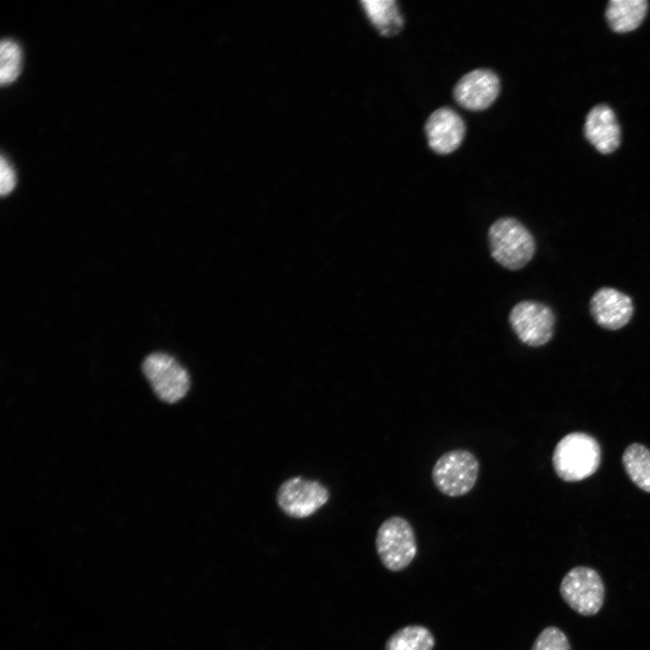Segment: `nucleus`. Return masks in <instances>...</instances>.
Returning <instances> with one entry per match:
<instances>
[{
  "label": "nucleus",
  "instance_id": "f257e3e1",
  "mask_svg": "<svg viewBox=\"0 0 650 650\" xmlns=\"http://www.w3.org/2000/svg\"><path fill=\"white\" fill-rule=\"evenodd\" d=\"M492 257L503 267L516 271L534 257L535 241L531 232L514 218H500L488 229Z\"/></svg>",
  "mask_w": 650,
  "mask_h": 650
},
{
  "label": "nucleus",
  "instance_id": "f03ea898",
  "mask_svg": "<svg viewBox=\"0 0 650 650\" xmlns=\"http://www.w3.org/2000/svg\"><path fill=\"white\" fill-rule=\"evenodd\" d=\"M600 453L595 438L584 432H571L556 444L552 466L562 480L580 481L596 472L600 463Z\"/></svg>",
  "mask_w": 650,
  "mask_h": 650
},
{
  "label": "nucleus",
  "instance_id": "7ed1b4c3",
  "mask_svg": "<svg viewBox=\"0 0 650 650\" xmlns=\"http://www.w3.org/2000/svg\"><path fill=\"white\" fill-rule=\"evenodd\" d=\"M478 470L479 463L475 455L467 450L457 449L441 455L432 468V478L441 493L458 497L474 488Z\"/></svg>",
  "mask_w": 650,
  "mask_h": 650
},
{
  "label": "nucleus",
  "instance_id": "20e7f679",
  "mask_svg": "<svg viewBox=\"0 0 650 650\" xmlns=\"http://www.w3.org/2000/svg\"><path fill=\"white\" fill-rule=\"evenodd\" d=\"M376 548L386 569L399 571L406 568L417 553L415 534L410 523L399 515L385 519L376 532Z\"/></svg>",
  "mask_w": 650,
  "mask_h": 650
},
{
  "label": "nucleus",
  "instance_id": "39448f33",
  "mask_svg": "<svg viewBox=\"0 0 650 650\" xmlns=\"http://www.w3.org/2000/svg\"><path fill=\"white\" fill-rule=\"evenodd\" d=\"M560 593L574 611L582 616H593L603 606L605 586L597 571L587 566H576L562 580Z\"/></svg>",
  "mask_w": 650,
  "mask_h": 650
},
{
  "label": "nucleus",
  "instance_id": "423d86ee",
  "mask_svg": "<svg viewBox=\"0 0 650 650\" xmlns=\"http://www.w3.org/2000/svg\"><path fill=\"white\" fill-rule=\"evenodd\" d=\"M143 371L156 395L173 404L182 399L190 387L187 370L172 356L161 352L147 356Z\"/></svg>",
  "mask_w": 650,
  "mask_h": 650
},
{
  "label": "nucleus",
  "instance_id": "0eeeda50",
  "mask_svg": "<svg viewBox=\"0 0 650 650\" xmlns=\"http://www.w3.org/2000/svg\"><path fill=\"white\" fill-rule=\"evenodd\" d=\"M330 496L329 489L321 482L297 476L280 485L276 503L286 515L302 519L314 515L326 505Z\"/></svg>",
  "mask_w": 650,
  "mask_h": 650
},
{
  "label": "nucleus",
  "instance_id": "6e6552de",
  "mask_svg": "<svg viewBox=\"0 0 650 650\" xmlns=\"http://www.w3.org/2000/svg\"><path fill=\"white\" fill-rule=\"evenodd\" d=\"M555 315L546 304L526 300L516 303L509 313V323L518 339L530 347H541L553 336Z\"/></svg>",
  "mask_w": 650,
  "mask_h": 650
},
{
  "label": "nucleus",
  "instance_id": "1a4fd4ad",
  "mask_svg": "<svg viewBox=\"0 0 650 650\" xmlns=\"http://www.w3.org/2000/svg\"><path fill=\"white\" fill-rule=\"evenodd\" d=\"M500 80L487 69L473 70L459 79L453 89L456 102L470 111L489 107L499 95Z\"/></svg>",
  "mask_w": 650,
  "mask_h": 650
},
{
  "label": "nucleus",
  "instance_id": "9d476101",
  "mask_svg": "<svg viewBox=\"0 0 650 650\" xmlns=\"http://www.w3.org/2000/svg\"><path fill=\"white\" fill-rule=\"evenodd\" d=\"M590 311L596 323L608 330L625 327L634 313L631 297L612 287L599 289L590 298Z\"/></svg>",
  "mask_w": 650,
  "mask_h": 650
},
{
  "label": "nucleus",
  "instance_id": "9b49d317",
  "mask_svg": "<svg viewBox=\"0 0 650 650\" xmlns=\"http://www.w3.org/2000/svg\"><path fill=\"white\" fill-rule=\"evenodd\" d=\"M465 132V124L460 116L448 107L436 109L425 123L428 144L439 154H448L458 149Z\"/></svg>",
  "mask_w": 650,
  "mask_h": 650
},
{
  "label": "nucleus",
  "instance_id": "f8f14e48",
  "mask_svg": "<svg viewBox=\"0 0 650 650\" xmlns=\"http://www.w3.org/2000/svg\"><path fill=\"white\" fill-rule=\"evenodd\" d=\"M584 133L601 153L614 152L620 143V128L614 111L607 105L595 106L588 113Z\"/></svg>",
  "mask_w": 650,
  "mask_h": 650
},
{
  "label": "nucleus",
  "instance_id": "ddd939ff",
  "mask_svg": "<svg viewBox=\"0 0 650 650\" xmlns=\"http://www.w3.org/2000/svg\"><path fill=\"white\" fill-rule=\"evenodd\" d=\"M647 9L645 0H612L608 4L606 17L613 31L627 32L640 25Z\"/></svg>",
  "mask_w": 650,
  "mask_h": 650
},
{
  "label": "nucleus",
  "instance_id": "4468645a",
  "mask_svg": "<svg viewBox=\"0 0 650 650\" xmlns=\"http://www.w3.org/2000/svg\"><path fill=\"white\" fill-rule=\"evenodd\" d=\"M363 7L382 35L392 36L403 27V18L394 0L363 1Z\"/></svg>",
  "mask_w": 650,
  "mask_h": 650
},
{
  "label": "nucleus",
  "instance_id": "2eb2a0df",
  "mask_svg": "<svg viewBox=\"0 0 650 650\" xmlns=\"http://www.w3.org/2000/svg\"><path fill=\"white\" fill-rule=\"evenodd\" d=\"M622 462L634 484L650 493V450L643 444L632 443L624 450Z\"/></svg>",
  "mask_w": 650,
  "mask_h": 650
},
{
  "label": "nucleus",
  "instance_id": "dca6fc26",
  "mask_svg": "<svg viewBox=\"0 0 650 650\" xmlns=\"http://www.w3.org/2000/svg\"><path fill=\"white\" fill-rule=\"evenodd\" d=\"M433 646L434 637L428 628L411 625L390 636L385 650H432Z\"/></svg>",
  "mask_w": 650,
  "mask_h": 650
},
{
  "label": "nucleus",
  "instance_id": "f3484780",
  "mask_svg": "<svg viewBox=\"0 0 650 650\" xmlns=\"http://www.w3.org/2000/svg\"><path fill=\"white\" fill-rule=\"evenodd\" d=\"M0 81L1 84H9L16 79L21 70V49L11 40H4L0 48Z\"/></svg>",
  "mask_w": 650,
  "mask_h": 650
},
{
  "label": "nucleus",
  "instance_id": "a211bd4d",
  "mask_svg": "<svg viewBox=\"0 0 650 650\" xmlns=\"http://www.w3.org/2000/svg\"><path fill=\"white\" fill-rule=\"evenodd\" d=\"M531 650H571V647L560 628L548 627L536 637Z\"/></svg>",
  "mask_w": 650,
  "mask_h": 650
},
{
  "label": "nucleus",
  "instance_id": "6ab92c4d",
  "mask_svg": "<svg viewBox=\"0 0 650 650\" xmlns=\"http://www.w3.org/2000/svg\"><path fill=\"white\" fill-rule=\"evenodd\" d=\"M15 185V173L8 161L1 156L0 160V193L2 196L9 194Z\"/></svg>",
  "mask_w": 650,
  "mask_h": 650
}]
</instances>
